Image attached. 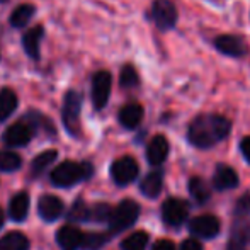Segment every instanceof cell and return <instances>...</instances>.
<instances>
[{"instance_id":"1","label":"cell","mask_w":250,"mask_h":250,"mask_svg":"<svg viewBox=\"0 0 250 250\" xmlns=\"http://www.w3.org/2000/svg\"><path fill=\"white\" fill-rule=\"evenodd\" d=\"M231 129V123L220 114H201L191 123L188 138L198 148H209L225 140Z\"/></svg>"},{"instance_id":"2","label":"cell","mask_w":250,"mask_h":250,"mask_svg":"<svg viewBox=\"0 0 250 250\" xmlns=\"http://www.w3.org/2000/svg\"><path fill=\"white\" fill-rule=\"evenodd\" d=\"M92 172V165L87 164V162L77 164V162L68 160L55 167V170L51 172V182L58 188H70V186H75L89 179Z\"/></svg>"},{"instance_id":"3","label":"cell","mask_w":250,"mask_h":250,"mask_svg":"<svg viewBox=\"0 0 250 250\" xmlns=\"http://www.w3.org/2000/svg\"><path fill=\"white\" fill-rule=\"evenodd\" d=\"M140 216V206L138 203L131 199H125L112 209V216L109 220L112 233H119V231L126 230V228L133 227L135 221Z\"/></svg>"},{"instance_id":"4","label":"cell","mask_w":250,"mask_h":250,"mask_svg":"<svg viewBox=\"0 0 250 250\" xmlns=\"http://www.w3.org/2000/svg\"><path fill=\"white\" fill-rule=\"evenodd\" d=\"M80 107H82V97L75 90H68L63 99L62 109V119L65 125L66 131L70 135H79V118H80Z\"/></svg>"},{"instance_id":"5","label":"cell","mask_w":250,"mask_h":250,"mask_svg":"<svg viewBox=\"0 0 250 250\" xmlns=\"http://www.w3.org/2000/svg\"><path fill=\"white\" fill-rule=\"evenodd\" d=\"M151 19L158 29H172L177 22V9L170 0H155L151 5Z\"/></svg>"},{"instance_id":"6","label":"cell","mask_w":250,"mask_h":250,"mask_svg":"<svg viewBox=\"0 0 250 250\" xmlns=\"http://www.w3.org/2000/svg\"><path fill=\"white\" fill-rule=\"evenodd\" d=\"M111 175L118 186H128L138 177V164L133 157H121L111 165Z\"/></svg>"},{"instance_id":"7","label":"cell","mask_w":250,"mask_h":250,"mask_svg":"<svg viewBox=\"0 0 250 250\" xmlns=\"http://www.w3.org/2000/svg\"><path fill=\"white\" fill-rule=\"evenodd\" d=\"M111 85H112V77L109 72L101 70V72L94 73L92 77V104L96 109L105 107L111 96Z\"/></svg>"},{"instance_id":"8","label":"cell","mask_w":250,"mask_h":250,"mask_svg":"<svg viewBox=\"0 0 250 250\" xmlns=\"http://www.w3.org/2000/svg\"><path fill=\"white\" fill-rule=\"evenodd\" d=\"M189 214V206L186 201L170 198L162 206V218L168 227H181Z\"/></svg>"},{"instance_id":"9","label":"cell","mask_w":250,"mask_h":250,"mask_svg":"<svg viewBox=\"0 0 250 250\" xmlns=\"http://www.w3.org/2000/svg\"><path fill=\"white\" fill-rule=\"evenodd\" d=\"M34 135L33 126L27 121H17L14 125H10L9 128L3 131V143L9 146H24L31 142Z\"/></svg>"},{"instance_id":"10","label":"cell","mask_w":250,"mask_h":250,"mask_svg":"<svg viewBox=\"0 0 250 250\" xmlns=\"http://www.w3.org/2000/svg\"><path fill=\"white\" fill-rule=\"evenodd\" d=\"M220 220L213 214H201L189 223V231L201 238H214L220 233Z\"/></svg>"},{"instance_id":"11","label":"cell","mask_w":250,"mask_h":250,"mask_svg":"<svg viewBox=\"0 0 250 250\" xmlns=\"http://www.w3.org/2000/svg\"><path fill=\"white\" fill-rule=\"evenodd\" d=\"M214 46L220 53L227 56H233V58H240L249 53V46L240 36H233V34H223L218 36L214 41Z\"/></svg>"},{"instance_id":"12","label":"cell","mask_w":250,"mask_h":250,"mask_svg":"<svg viewBox=\"0 0 250 250\" xmlns=\"http://www.w3.org/2000/svg\"><path fill=\"white\" fill-rule=\"evenodd\" d=\"M83 238L85 235L75 227H62L56 231V242L62 247V250H79L83 245Z\"/></svg>"},{"instance_id":"13","label":"cell","mask_w":250,"mask_h":250,"mask_svg":"<svg viewBox=\"0 0 250 250\" xmlns=\"http://www.w3.org/2000/svg\"><path fill=\"white\" fill-rule=\"evenodd\" d=\"M168 150H170V146H168L167 138L162 135H157V136H153L151 142L148 143L146 158H148V162L151 165H162L165 162V158H167Z\"/></svg>"},{"instance_id":"14","label":"cell","mask_w":250,"mask_h":250,"mask_svg":"<svg viewBox=\"0 0 250 250\" xmlns=\"http://www.w3.org/2000/svg\"><path fill=\"white\" fill-rule=\"evenodd\" d=\"M213 184L218 191H228L238 186V174L228 165H218L213 175Z\"/></svg>"},{"instance_id":"15","label":"cell","mask_w":250,"mask_h":250,"mask_svg":"<svg viewBox=\"0 0 250 250\" xmlns=\"http://www.w3.org/2000/svg\"><path fill=\"white\" fill-rule=\"evenodd\" d=\"M38 211H40L41 218L46 221H53L63 213V203L60 198L51 194L41 196L40 203H38Z\"/></svg>"},{"instance_id":"16","label":"cell","mask_w":250,"mask_h":250,"mask_svg":"<svg viewBox=\"0 0 250 250\" xmlns=\"http://www.w3.org/2000/svg\"><path fill=\"white\" fill-rule=\"evenodd\" d=\"M44 36V29L41 26H36L33 29H29L22 36V48L27 53V56L33 60H40V46L41 40Z\"/></svg>"},{"instance_id":"17","label":"cell","mask_w":250,"mask_h":250,"mask_svg":"<svg viewBox=\"0 0 250 250\" xmlns=\"http://www.w3.org/2000/svg\"><path fill=\"white\" fill-rule=\"evenodd\" d=\"M118 118H119V123H121L126 129H135L143 119V107L140 104H136V102L126 104L125 107L119 111Z\"/></svg>"},{"instance_id":"18","label":"cell","mask_w":250,"mask_h":250,"mask_svg":"<svg viewBox=\"0 0 250 250\" xmlns=\"http://www.w3.org/2000/svg\"><path fill=\"white\" fill-rule=\"evenodd\" d=\"M29 194L27 192H17L9 203V216L14 221H24L29 213Z\"/></svg>"},{"instance_id":"19","label":"cell","mask_w":250,"mask_h":250,"mask_svg":"<svg viewBox=\"0 0 250 250\" xmlns=\"http://www.w3.org/2000/svg\"><path fill=\"white\" fill-rule=\"evenodd\" d=\"M29 240L21 231H10L0 238V250H27Z\"/></svg>"},{"instance_id":"20","label":"cell","mask_w":250,"mask_h":250,"mask_svg":"<svg viewBox=\"0 0 250 250\" xmlns=\"http://www.w3.org/2000/svg\"><path fill=\"white\" fill-rule=\"evenodd\" d=\"M34 12H36V7H34L33 3H21V5H17L16 10L10 14L9 22L12 24L14 27H24L33 19Z\"/></svg>"},{"instance_id":"21","label":"cell","mask_w":250,"mask_h":250,"mask_svg":"<svg viewBox=\"0 0 250 250\" xmlns=\"http://www.w3.org/2000/svg\"><path fill=\"white\" fill-rule=\"evenodd\" d=\"M162 181H164L162 172H151V174H148L142 181L140 189H142V192L146 196V198H157L162 191V184H164Z\"/></svg>"},{"instance_id":"22","label":"cell","mask_w":250,"mask_h":250,"mask_svg":"<svg viewBox=\"0 0 250 250\" xmlns=\"http://www.w3.org/2000/svg\"><path fill=\"white\" fill-rule=\"evenodd\" d=\"M17 107V96L14 90L2 89L0 90V121H5Z\"/></svg>"},{"instance_id":"23","label":"cell","mask_w":250,"mask_h":250,"mask_svg":"<svg viewBox=\"0 0 250 250\" xmlns=\"http://www.w3.org/2000/svg\"><path fill=\"white\" fill-rule=\"evenodd\" d=\"M189 192H191L192 199L199 204H204L211 196L209 188H208V184L201 177H192L189 181Z\"/></svg>"},{"instance_id":"24","label":"cell","mask_w":250,"mask_h":250,"mask_svg":"<svg viewBox=\"0 0 250 250\" xmlns=\"http://www.w3.org/2000/svg\"><path fill=\"white\" fill-rule=\"evenodd\" d=\"M55 160H56V150H46L38 155V157H34L33 164H31L33 175H41Z\"/></svg>"},{"instance_id":"25","label":"cell","mask_w":250,"mask_h":250,"mask_svg":"<svg viewBox=\"0 0 250 250\" xmlns=\"http://www.w3.org/2000/svg\"><path fill=\"white\" fill-rule=\"evenodd\" d=\"M148 245V233L146 231H135L133 235L126 237L121 244L123 250H145Z\"/></svg>"},{"instance_id":"26","label":"cell","mask_w":250,"mask_h":250,"mask_svg":"<svg viewBox=\"0 0 250 250\" xmlns=\"http://www.w3.org/2000/svg\"><path fill=\"white\" fill-rule=\"evenodd\" d=\"M21 157L14 151H0V170L14 172L21 168Z\"/></svg>"},{"instance_id":"27","label":"cell","mask_w":250,"mask_h":250,"mask_svg":"<svg viewBox=\"0 0 250 250\" xmlns=\"http://www.w3.org/2000/svg\"><path fill=\"white\" fill-rule=\"evenodd\" d=\"M119 83H121L123 89H133L140 83L138 73H136L135 66L125 65L121 70V75H119Z\"/></svg>"},{"instance_id":"28","label":"cell","mask_w":250,"mask_h":250,"mask_svg":"<svg viewBox=\"0 0 250 250\" xmlns=\"http://www.w3.org/2000/svg\"><path fill=\"white\" fill-rule=\"evenodd\" d=\"M70 220L72 221H85V220H90V208L83 203L82 199H77L73 203L72 209L68 213Z\"/></svg>"},{"instance_id":"29","label":"cell","mask_w":250,"mask_h":250,"mask_svg":"<svg viewBox=\"0 0 250 250\" xmlns=\"http://www.w3.org/2000/svg\"><path fill=\"white\" fill-rule=\"evenodd\" d=\"M112 216V209L109 204H96V206L90 208V220L97 221V223H102V221H109Z\"/></svg>"},{"instance_id":"30","label":"cell","mask_w":250,"mask_h":250,"mask_svg":"<svg viewBox=\"0 0 250 250\" xmlns=\"http://www.w3.org/2000/svg\"><path fill=\"white\" fill-rule=\"evenodd\" d=\"M107 238L109 237L105 233H87L85 238H83L82 247L85 250H99L107 242Z\"/></svg>"},{"instance_id":"31","label":"cell","mask_w":250,"mask_h":250,"mask_svg":"<svg viewBox=\"0 0 250 250\" xmlns=\"http://www.w3.org/2000/svg\"><path fill=\"white\" fill-rule=\"evenodd\" d=\"M249 213H250V194H245L237 201V204H235V214H237L238 218H244V216H247Z\"/></svg>"},{"instance_id":"32","label":"cell","mask_w":250,"mask_h":250,"mask_svg":"<svg viewBox=\"0 0 250 250\" xmlns=\"http://www.w3.org/2000/svg\"><path fill=\"white\" fill-rule=\"evenodd\" d=\"M151 250H175V245L170 240H158L153 244V249Z\"/></svg>"},{"instance_id":"33","label":"cell","mask_w":250,"mask_h":250,"mask_svg":"<svg viewBox=\"0 0 250 250\" xmlns=\"http://www.w3.org/2000/svg\"><path fill=\"white\" fill-rule=\"evenodd\" d=\"M181 250H203V247H201V244L198 240H192V238H189V240L182 242Z\"/></svg>"},{"instance_id":"34","label":"cell","mask_w":250,"mask_h":250,"mask_svg":"<svg viewBox=\"0 0 250 250\" xmlns=\"http://www.w3.org/2000/svg\"><path fill=\"white\" fill-rule=\"evenodd\" d=\"M240 150H242V153H244L245 160H247L249 164H250V136H245V138L242 140Z\"/></svg>"},{"instance_id":"35","label":"cell","mask_w":250,"mask_h":250,"mask_svg":"<svg viewBox=\"0 0 250 250\" xmlns=\"http://www.w3.org/2000/svg\"><path fill=\"white\" fill-rule=\"evenodd\" d=\"M228 250H247V249L242 247V245H230L228 244Z\"/></svg>"},{"instance_id":"36","label":"cell","mask_w":250,"mask_h":250,"mask_svg":"<svg viewBox=\"0 0 250 250\" xmlns=\"http://www.w3.org/2000/svg\"><path fill=\"white\" fill-rule=\"evenodd\" d=\"M2 225H3V211L0 209V228H2Z\"/></svg>"},{"instance_id":"37","label":"cell","mask_w":250,"mask_h":250,"mask_svg":"<svg viewBox=\"0 0 250 250\" xmlns=\"http://www.w3.org/2000/svg\"><path fill=\"white\" fill-rule=\"evenodd\" d=\"M0 2H5V0H0Z\"/></svg>"}]
</instances>
